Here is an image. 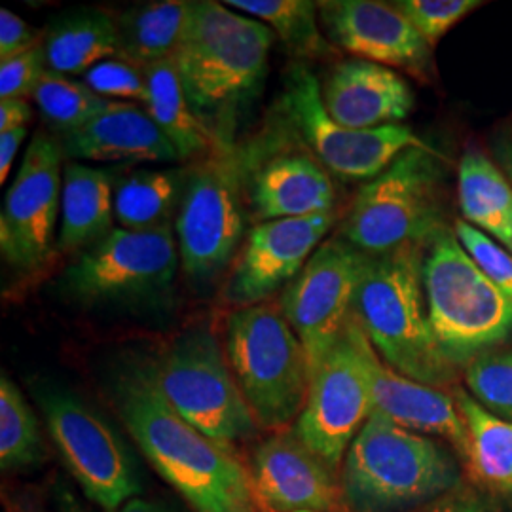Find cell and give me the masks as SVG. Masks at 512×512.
<instances>
[{
	"mask_svg": "<svg viewBox=\"0 0 512 512\" xmlns=\"http://www.w3.org/2000/svg\"><path fill=\"white\" fill-rule=\"evenodd\" d=\"M114 230V181L107 169L67 162L63 169L61 228L55 249L61 253L93 247Z\"/></svg>",
	"mask_w": 512,
	"mask_h": 512,
	"instance_id": "cell-23",
	"label": "cell"
},
{
	"mask_svg": "<svg viewBox=\"0 0 512 512\" xmlns=\"http://www.w3.org/2000/svg\"><path fill=\"white\" fill-rule=\"evenodd\" d=\"M471 397L501 420L512 421V349L488 351L465 366Z\"/></svg>",
	"mask_w": 512,
	"mask_h": 512,
	"instance_id": "cell-33",
	"label": "cell"
},
{
	"mask_svg": "<svg viewBox=\"0 0 512 512\" xmlns=\"http://www.w3.org/2000/svg\"><path fill=\"white\" fill-rule=\"evenodd\" d=\"M414 512H492V509L480 497L458 488Z\"/></svg>",
	"mask_w": 512,
	"mask_h": 512,
	"instance_id": "cell-39",
	"label": "cell"
},
{
	"mask_svg": "<svg viewBox=\"0 0 512 512\" xmlns=\"http://www.w3.org/2000/svg\"><path fill=\"white\" fill-rule=\"evenodd\" d=\"M27 137V128L14 129L0 133V183H6L12 164L18 156V150Z\"/></svg>",
	"mask_w": 512,
	"mask_h": 512,
	"instance_id": "cell-41",
	"label": "cell"
},
{
	"mask_svg": "<svg viewBox=\"0 0 512 512\" xmlns=\"http://www.w3.org/2000/svg\"><path fill=\"white\" fill-rule=\"evenodd\" d=\"M55 499H57L59 512H88V509L82 507V503L76 499L73 490L67 488L65 484H59V488L55 492Z\"/></svg>",
	"mask_w": 512,
	"mask_h": 512,
	"instance_id": "cell-42",
	"label": "cell"
},
{
	"mask_svg": "<svg viewBox=\"0 0 512 512\" xmlns=\"http://www.w3.org/2000/svg\"><path fill=\"white\" fill-rule=\"evenodd\" d=\"M501 164H503V169H505V175L511 179L512 183V150L511 148H503L501 150Z\"/></svg>",
	"mask_w": 512,
	"mask_h": 512,
	"instance_id": "cell-44",
	"label": "cell"
},
{
	"mask_svg": "<svg viewBox=\"0 0 512 512\" xmlns=\"http://www.w3.org/2000/svg\"><path fill=\"white\" fill-rule=\"evenodd\" d=\"M454 399L467 427L471 471L492 488L512 490V421L497 418L465 391Z\"/></svg>",
	"mask_w": 512,
	"mask_h": 512,
	"instance_id": "cell-29",
	"label": "cell"
},
{
	"mask_svg": "<svg viewBox=\"0 0 512 512\" xmlns=\"http://www.w3.org/2000/svg\"><path fill=\"white\" fill-rule=\"evenodd\" d=\"M59 139L67 160L129 165L181 160L147 110L129 101H110L90 124Z\"/></svg>",
	"mask_w": 512,
	"mask_h": 512,
	"instance_id": "cell-20",
	"label": "cell"
},
{
	"mask_svg": "<svg viewBox=\"0 0 512 512\" xmlns=\"http://www.w3.org/2000/svg\"><path fill=\"white\" fill-rule=\"evenodd\" d=\"M48 433L84 495L105 511H120L143 486L128 444L92 406L57 385L37 384Z\"/></svg>",
	"mask_w": 512,
	"mask_h": 512,
	"instance_id": "cell-10",
	"label": "cell"
},
{
	"mask_svg": "<svg viewBox=\"0 0 512 512\" xmlns=\"http://www.w3.org/2000/svg\"><path fill=\"white\" fill-rule=\"evenodd\" d=\"M366 363L372 382L374 412L384 414L412 433L448 440L461 458H467V427L454 397L440 391L439 387L414 382L385 365L370 342H366Z\"/></svg>",
	"mask_w": 512,
	"mask_h": 512,
	"instance_id": "cell-21",
	"label": "cell"
},
{
	"mask_svg": "<svg viewBox=\"0 0 512 512\" xmlns=\"http://www.w3.org/2000/svg\"><path fill=\"white\" fill-rule=\"evenodd\" d=\"M281 107L313 158L346 181H372L410 148H433L404 124L349 129L330 118L321 84L306 63L289 67Z\"/></svg>",
	"mask_w": 512,
	"mask_h": 512,
	"instance_id": "cell-11",
	"label": "cell"
},
{
	"mask_svg": "<svg viewBox=\"0 0 512 512\" xmlns=\"http://www.w3.org/2000/svg\"><path fill=\"white\" fill-rule=\"evenodd\" d=\"M84 84L103 99H133L147 105L148 86L145 73L118 57L97 63L84 74Z\"/></svg>",
	"mask_w": 512,
	"mask_h": 512,
	"instance_id": "cell-36",
	"label": "cell"
},
{
	"mask_svg": "<svg viewBox=\"0 0 512 512\" xmlns=\"http://www.w3.org/2000/svg\"><path fill=\"white\" fill-rule=\"evenodd\" d=\"M42 44L50 71L65 76L86 74L110 55L116 57V18L107 10L90 6L65 10L50 21Z\"/></svg>",
	"mask_w": 512,
	"mask_h": 512,
	"instance_id": "cell-24",
	"label": "cell"
},
{
	"mask_svg": "<svg viewBox=\"0 0 512 512\" xmlns=\"http://www.w3.org/2000/svg\"><path fill=\"white\" fill-rule=\"evenodd\" d=\"M143 73L148 86L147 112L181 160L209 156L222 145H232L220 143L219 137L198 118L186 97L173 57L150 65Z\"/></svg>",
	"mask_w": 512,
	"mask_h": 512,
	"instance_id": "cell-25",
	"label": "cell"
},
{
	"mask_svg": "<svg viewBox=\"0 0 512 512\" xmlns=\"http://www.w3.org/2000/svg\"><path fill=\"white\" fill-rule=\"evenodd\" d=\"M65 160L61 139L40 129L31 139L0 213V249L19 270H35L55 249Z\"/></svg>",
	"mask_w": 512,
	"mask_h": 512,
	"instance_id": "cell-15",
	"label": "cell"
},
{
	"mask_svg": "<svg viewBox=\"0 0 512 512\" xmlns=\"http://www.w3.org/2000/svg\"><path fill=\"white\" fill-rule=\"evenodd\" d=\"M190 169H145L122 177L114 186L118 228L143 232L171 224L179 215Z\"/></svg>",
	"mask_w": 512,
	"mask_h": 512,
	"instance_id": "cell-28",
	"label": "cell"
},
{
	"mask_svg": "<svg viewBox=\"0 0 512 512\" xmlns=\"http://www.w3.org/2000/svg\"><path fill=\"white\" fill-rule=\"evenodd\" d=\"M112 395L131 439L194 511L268 512L236 450L205 437L173 410L150 363L122 370Z\"/></svg>",
	"mask_w": 512,
	"mask_h": 512,
	"instance_id": "cell-1",
	"label": "cell"
},
{
	"mask_svg": "<svg viewBox=\"0 0 512 512\" xmlns=\"http://www.w3.org/2000/svg\"><path fill=\"white\" fill-rule=\"evenodd\" d=\"M365 332L351 317L348 329L311 376L306 406L291 431L338 473L351 442L374 414Z\"/></svg>",
	"mask_w": 512,
	"mask_h": 512,
	"instance_id": "cell-13",
	"label": "cell"
},
{
	"mask_svg": "<svg viewBox=\"0 0 512 512\" xmlns=\"http://www.w3.org/2000/svg\"><path fill=\"white\" fill-rule=\"evenodd\" d=\"M431 48L456 23L469 16L482 2L478 0H399L393 4Z\"/></svg>",
	"mask_w": 512,
	"mask_h": 512,
	"instance_id": "cell-34",
	"label": "cell"
},
{
	"mask_svg": "<svg viewBox=\"0 0 512 512\" xmlns=\"http://www.w3.org/2000/svg\"><path fill=\"white\" fill-rule=\"evenodd\" d=\"M33 109L25 99L0 101V133L27 128L33 120Z\"/></svg>",
	"mask_w": 512,
	"mask_h": 512,
	"instance_id": "cell-40",
	"label": "cell"
},
{
	"mask_svg": "<svg viewBox=\"0 0 512 512\" xmlns=\"http://www.w3.org/2000/svg\"><path fill=\"white\" fill-rule=\"evenodd\" d=\"M173 224L133 232L114 228L74 260L61 289L80 304H131L167 293L179 270Z\"/></svg>",
	"mask_w": 512,
	"mask_h": 512,
	"instance_id": "cell-12",
	"label": "cell"
},
{
	"mask_svg": "<svg viewBox=\"0 0 512 512\" xmlns=\"http://www.w3.org/2000/svg\"><path fill=\"white\" fill-rule=\"evenodd\" d=\"M351 512H414L461 488L456 458L435 439L374 412L340 471Z\"/></svg>",
	"mask_w": 512,
	"mask_h": 512,
	"instance_id": "cell-4",
	"label": "cell"
},
{
	"mask_svg": "<svg viewBox=\"0 0 512 512\" xmlns=\"http://www.w3.org/2000/svg\"><path fill=\"white\" fill-rule=\"evenodd\" d=\"M274 31L215 0L190 2L175 65L198 118L220 143H232L239 112L262 88Z\"/></svg>",
	"mask_w": 512,
	"mask_h": 512,
	"instance_id": "cell-2",
	"label": "cell"
},
{
	"mask_svg": "<svg viewBox=\"0 0 512 512\" xmlns=\"http://www.w3.org/2000/svg\"><path fill=\"white\" fill-rule=\"evenodd\" d=\"M365 260L346 239H327L283 291L279 308L306 349L311 376L348 329Z\"/></svg>",
	"mask_w": 512,
	"mask_h": 512,
	"instance_id": "cell-14",
	"label": "cell"
},
{
	"mask_svg": "<svg viewBox=\"0 0 512 512\" xmlns=\"http://www.w3.org/2000/svg\"><path fill=\"white\" fill-rule=\"evenodd\" d=\"M421 277L431 327L454 365H469L511 336V298L480 272L448 228L425 245Z\"/></svg>",
	"mask_w": 512,
	"mask_h": 512,
	"instance_id": "cell-6",
	"label": "cell"
},
{
	"mask_svg": "<svg viewBox=\"0 0 512 512\" xmlns=\"http://www.w3.org/2000/svg\"><path fill=\"white\" fill-rule=\"evenodd\" d=\"M16 512H44V509H42L40 505H37L33 499H25V501L21 499V503H19Z\"/></svg>",
	"mask_w": 512,
	"mask_h": 512,
	"instance_id": "cell-45",
	"label": "cell"
},
{
	"mask_svg": "<svg viewBox=\"0 0 512 512\" xmlns=\"http://www.w3.org/2000/svg\"><path fill=\"white\" fill-rule=\"evenodd\" d=\"M33 99L42 120L59 137L90 124L110 103L109 99L97 95L84 82H76L50 69L40 80Z\"/></svg>",
	"mask_w": 512,
	"mask_h": 512,
	"instance_id": "cell-32",
	"label": "cell"
},
{
	"mask_svg": "<svg viewBox=\"0 0 512 512\" xmlns=\"http://www.w3.org/2000/svg\"><path fill=\"white\" fill-rule=\"evenodd\" d=\"M317 6L330 44L357 59L404 71L421 82L433 80V48L393 4L329 0L317 2Z\"/></svg>",
	"mask_w": 512,
	"mask_h": 512,
	"instance_id": "cell-17",
	"label": "cell"
},
{
	"mask_svg": "<svg viewBox=\"0 0 512 512\" xmlns=\"http://www.w3.org/2000/svg\"><path fill=\"white\" fill-rule=\"evenodd\" d=\"M247 167L234 145H222L190 169L175 219L186 277L205 283L220 274L245 236Z\"/></svg>",
	"mask_w": 512,
	"mask_h": 512,
	"instance_id": "cell-9",
	"label": "cell"
},
{
	"mask_svg": "<svg viewBox=\"0 0 512 512\" xmlns=\"http://www.w3.org/2000/svg\"><path fill=\"white\" fill-rule=\"evenodd\" d=\"M226 357L258 427L289 431L306 406L311 370L281 308L264 302L230 313Z\"/></svg>",
	"mask_w": 512,
	"mask_h": 512,
	"instance_id": "cell-5",
	"label": "cell"
},
{
	"mask_svg": "<svg viewBox=\"0 0 512 512\" xmlns=\"http://www.w3.org/2000/svg\"><path fill=\"white\" fill-rule=\"evenodd\" d=\"M150 370L165 401L205 437L236 450L260 433L228 357L207 327L175 338Z\"/></svg>",
	"mask_w": 512,
	"mask_h": 512,
	"instance_id": "cell-8",
	"label": "cell"
},
{
	"mask_svg": "<svg viewBox=\"0 0 512 512\" xmlns=\"http://www.w3.org/2000/svg\"><path fill=\"white\" fill-rule=\"evenodd\" d=\"M334 220L336 211L258 222L245 236L224 298L238 310L264 304L304 270Z\"/></svg>",
	"mask_w": 512,
	"mask_h": 512,
	"instance_id": "cell-16",
	"label": "cell"
},
{
	"mask_svg": "<svg viewBox=\"0 0 512 512\" xmlns=\"http://www.w3.org/2000/svg\"><path fill=\"white\" fill-rule=\"evenodd\" d=\"M423 253L425 245H406L385 255H366L353 317L385 365L414 382L448 387L458 366L444 355L429 321Z\"/></svg>",
	"mask_w": 512,
	"mask_h": 512,
	"instance_id": "cell-3",
	"label": "cell"
},
{
	"mask_svg": "<svg viewBox=\"0 0 512 512\" xmlns=\"http://www.w3.org/2000/svg\"><path fill=\"white\" fill-rule=\"evenodd\" d=\"M230 8L247 12L274 31L289 54L302 61L327 59L334 48L321 31L317 2L310 0H228Z\"/></svg>",
	"mask_w": 512,
	"mask_h": 512,
	"instance_id": "cell-30",
	"label": "cell"
},
{
	"mask_svg": "<svg viewBox=\"0 0 512 512\" xmlns=\"http://www.w3.org/2000/svg\"><path fill=\"white\" fill-rule=\"evenodd\" d=\"M256 495L268 512H342L344 494L336 473L293 431L262 440L251 458Z\"/></svg>",
	"mask_w": 512,
	"mask_h": 512,
	"instance_id": "cell-18",
	"label": "cell"
},
{
	"mask_svg": "<svg viewBox=\"0 0 512 512\" xmlns=\"http://www.w3.org/2000/svg\"><path fill=\"white\" fill-rule=\"evenodd\" d=\"M116 512H175L169 507H165L164 503H156L150 499H143V497H135L128 501L120 511Z\"/></svg>",
	"mask_w": 512,
	"mask_h": 512,
	"instance_id": "cell-43",
	"label": "cell"
},
{
	"mask_svg": "<svg viewBox=\"0 0 512 512\" xmlns=\"http://www.w3.org/2000/svg\"><path fill=\"white\" fill-rule=\"evenodd\" d=\"M247 200L258 222L298 219L334 211L329 173L313 156L285 152L256 167L247 179Z\"/></svg>",
	"mask_w": 512,
	"mask_h": 512,
	"instance_id": "cell-22",
	"label": "cell"
},
{
	"mask_svg": "<svg viewBox=\"0 0 512 512\" xmlns=\"http://www.w3.org/2000/svg\"><path fill=\"white\" fill-rule=\"evenodd\" d=\"M48 71L44 44L0 63V101L35 97L38 84Z\"/></svg>",
	"mask_w": 512,
	"mask_h": 512,
	"instance_id": "cell-37",
	"label": "cell"
},
{
	"mask_svg": "<svg viewBox=\"0 0 512 512\" xmlns=\"http://www.w3.org/2000/svg\"><path fill=\"white\" fill-rule=\"evenodd\" d=\"M458 198L465 220L512 253V184L478 150H469L459 162Z\"/></svg>",
	"mask_w": 512,
	"mask_h": 512,
	"instance_id": "cell-27",
	"label": "cell"
},
{
	"mask_svg": "<svg viewBox=\"0 0 512 512\" xmlns=\"http://www.w3.org/2000/svg\"><path fill=\"white\" fill-rule=\"evenodd\" d=\"M442 169L435 148H410L359 190L340 238L365 255L427 245L439 234Z\"/></svg>",
	"mask_w": 512,
	"mask_h": 512,
	"instance_id": "cell-7",
	"label": "cell"
},
{
	"mask_svg": "<svg viewBox=\"0 0 512 512\" xmlns=\"http://www.w3.org/2000/svg\"><path fill=\"white\" fill-rule=\"evenodd\" d=\"M48 458L37 416L12 378H0V463L2 471L37 467Z\"/></svg>",
	"mask_w": 512,
	"mask_h": 512,
	"instance_id": "cell-31",
	"label": "cell"
},
{
	"mask_svg": "<svg viewBox=\"0 0 512 512\" xmlns=\"http://www.w3.org/2000/svg\"><path fill=\"white\" fill-rule=\"evenodd\" d=\"M454 234L467 255L475 260L480 272L512 300L511 251L501 247L495 239L469 224L467 220H458L454 224Z\"/></svg>",
	"mask_w": 512,
	"mask_h": 512,
	"instance_id": "cell-35",
	"label": "cell"
},
{
	"mask_svg": "<svg viewBox=\"0 0 512 512\" xmlns=\"http://www.w3.org/2000/svg\"><path fill=\"white\" fill-rule=\"evenodd\" d=\"M40 33L8 8L0 10V63L40 44Z\"/></svg>",
	"mask_w": 512,
	"mask_h": 512,
	"instance_id": "cell-38",
	"label": "cell"
},
{
	"mask_svg": "<svg viewBox=\"0 0 512 512\" xmlns=\"http://www.w3.org/2000/svg\"><path fill=\"white\" fill-rule=\"evenodd\" d=\"M188 12L190 2L183 0L145 2L124 10L116 16V57L141 71L175 57Z\"/></svg>",
	"mask_w": 512,
	"mask_h": 512,
	"instance_id": "cell-26",
	"label": "cell"
},
{
	"mask_svg": "<svg viewBox=\"0 0 512 512\" xmlns=\"http://www.w3.org/2000/svg\"><path fill=\"white\" fill-rule=\"evenodd\" d=\"M321 95L330 118L349 129L401 124L416 105V95L401 74L365 59L334 65L321 84Z\"/></svg>",
	"mask_w": 512,
	"mask_h": 512,
	"instance_id": "cell-19",
	"label": "cell"
}]
</instances>
